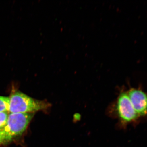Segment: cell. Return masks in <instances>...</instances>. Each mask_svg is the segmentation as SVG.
I'll list each match as a JSON object with an SVG mask.
<instances>
[{
    "instance_id": "cell-1",
    "label": "cell",
    "mask_w": 147,
    "mask_h": 147,
    "mask_svg": "<svg viewBox=\"0 0 147 147\" xmlns=\"http://www.w3.org/2000/svg\"><path fill=\"white\" fill-rule=\"evenodd\" d=\"M9 113H35L48 110L51 104L45 100L34 99L20 91H14L9 96Z\"/></svg>"
},
{
    "instance_id": "cell-2",
    "label": "cell",
    "mask_w": 147,
    "mask_h": 147,
    "mask_svg": "<svg viewBox=\"0 0 147 147\" xmlns=\"http://www.w3.org/2000/svg\"><path fill=\"white\" fill-rule=\"evenodd\" d=\"M112 115L117 118L121 126H126L139 118L127 92H121L110 108Z\"/></svg>"
},
{
    "instance_id": "cell-3",
    "label": "cell",
    "mask_w": 147,
    "mask_h": 147,
    "mask_svg": "<svg viewBox=\"0 0 147 147\" xmlns=\"http://www.w3.org/2000/svg\"><path fill=\"white\" fill-rule=\"evenodd\" d=\"M35 113H9L6 125L3 129L7 142L22 135L34 117Z\"/></svg>"
},
{
    "instance_id": "cell-4",
    "label": "cell",
    "mask_w": 147,
    "mask_h": 147,
    "mask_svg": "<svg viewBox=\"0 0 147 147\" xmlns=\"http://www.w3.org/2000/svg\"><path fill=\"white\" fill-rule=\"evenodd\" d=\"M134 110L139 116H147V94L142 90L130 89L127 92Z\"/></svg>"
},
{
    "instance_id": "cell-5",
    "label": "cell",
    "mask_w": 147,
    "mask_h": 147,
    "mask_svg": "<svg viewBox=\"0 0 147 147\" xmlns=\"http://www.w3.org/2000/svg\"><path fill=\"white\" fill-rule=\"evenodd\" d=\"M9 97L0 96V112H9Z\"/></svg>"
},
{
    "instance_id": "cell-6",
    "label": "cell",
    "mask_w": 147,
    "mask_h": 147,
    "mask_svg": "<svg viewBox=\"0 0 147 147\" xmlns=\"http://www.w3.org/2000/svg\"><path fill=\"white\" fill-rule=\"evenodd\" d=\"M9 112H0V130H2L6 125L8 120Z\"/></svg>"
},
{
    "instance_id": "cell-7",
    "label": "cell",
    "mask_w": 147,
    "mask_h": 147,
    "mask_svg": "<svg viewBox=\"0 0 147 147\" xmlns=\"http://www.w3.org/2000/svg\"><path fill=\"white\" fill-rule=\"evenodd\" d=\"M7 143L5 134L3 130H0V146Z\"/></svg>"
}]
</instances>
